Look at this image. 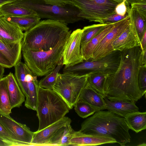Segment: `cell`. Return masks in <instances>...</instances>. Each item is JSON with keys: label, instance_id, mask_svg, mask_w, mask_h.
I'll list each match as a JSON object with an SVG mask.
<instances>
[{"label": "cell", "instance_id": "11", "mask_svg": "<svg viewBox=\"0 0 146 146\" xmlns=\"http://www.w3.org/2000/svg\"><path fill=\"white\" fill-rule=\"evenodd\" d=\"M130 18L127 15L123 19L115 22L112 29L100 42L93 51L90 60H93L106 56L113 51L112 44L129 25Z\"/></svg>", "mask_w": 146, "mask_h": 146}, {"label": "cell", "instance_id": "3", "mask_svg": "<svg viewBox=\"0 0 146 146\" xmlns=\"http://www.w3.org/2000/svg\"><path fill=\"white\" fill-rule=\"evenodd\" d=\"M129 129L124 118L109 111L101 110L84 120L79 131L112 138L116 143L123 146L130 142Z\"/></svg>", "mask_w": 146, "mask_h": 146}, {"label": "cell", "instance_id": "1", "mask_svg": "<svg viewBox=\"0 0 146 146\" xmlns=\"http://www.w3.org/2000/svg\"><path fill=\"white\" fill-rule=\"evenodd\" d=\"M140 46L120 52L119 66L113 74L107 76L104 85L105 97L110 100L136 102L143 96L138 78L143 65L140 58Z\"/></svg>", "mask_w": 146, "mask_h": 146}, {"label": "cell", "instance_id": "22", "mask_svg": "<svg viewBox=\"0 0 146 146\" xmlns=\"http://www.w3.org/2000/svg\"><path fill=\"white\" fill-rule=\"evenodd\" d=\"M74 131L70 123L61 127L54 133L47 146H70V139Z\"/></svg>", "mask_w": 146, "mask_h": 146}, {"label": "cell", "instance_id": "36", "mask_svg": "<svg viewBox=\"0 0 146 146\" xmlns=\"http://www.w3.org/2000/svg\"><path fill=\"white\" fill-rule=\"evenodd\" d=\"M127 15L121 16L115 13L102 19V23L108 24L114 23L123 19Z\"/></svg>", "mask_w": 146, "mask_h": 146}, {"label": "cell", "instance_id": "27", "mask_svg": "<svg viewBox=\"0 0 146 146\" xmlns=\"http://www.w3.org/2000/svg\"><path fill=\"white\" fill-rule=\"evenodd\" d=\"M127 12L129 16L130 21L134 26L141 42L145 33L146 32V19L142 17L133 7H131L127 10Z\"/></svg>", "mask_w": 146, "mask_h": 146}, {"label": "cell", "instance_id": "47", "mask_svg": "<svg viewBox=\"0 0 146 146\" xmlns=\"http://www.w3.org/2000/svg\"><path fill=\"white\" fill-rule=\"evenodd\" d=\"M2 15L1 13V12H0V16Z\"/></svg>", "mask_w": 146, "mask_h": 146}, {"label": "cell", "instance_id": "37", "mask_svg": "<svg viewBox=\"0 0 146 146\" xmlns=\"http://www.w3.org/2000/svg\"><path fill=\"white\" fill-rule=\"evenodd\" d=\"M130 6L135 9L142 17L146 19V2L133 3Z\"/></svg>", "mask_w": 146, "mask_h": 146}, {"label": "cell", "instance_id": "29", "mask_svg": "<svg viewBox=\"0 0 146 146\" xmlns=\"http://www.w3.org/2000/svg\"><path fill=\"white\" fill-rule=\"evenodd\" d=\"M25 63L20 61L14 66L15 77L23 93L26 97L28 94V87L25 78Z\"/></svg>", "mask_w": 146, "mask_h": 146}, {"label": "cell", "instance_id": "18", "mask_svg": "<svg viewBox=\"0 0 146 146\" xmlns=\"http://www.w3.org/2000/svg\"><path fill=\"white\" fill-rule=\"evenodd\" d=\"M78 100L87 103L94 108L96 111L106 109L104 97L92 88L87 82Z\"/></svg>", "mask_w": 146, "mask_h": 146}, {"label": "cell", "instance_id": "42", "mask_svg": "<svg viewBox=\"0 0 146 146\" xmlns=\"http://www.w3.org/2000/svg\"><path fill=\"white\" fill-rule=\"evenodd\" d=\"M142 2H146V0H126L125 3L126 6H127L132 3Z\"/></svg>", "mask_w": 146, "mask_h": 146}, {"label": "cell", "instance_id": "12", "mask_svg": "<svg viewBox=\"0 0 146 146\" xmlns=\"http://www.w3.org/2000/svg\"><path fill=\"white\" fill-rule=\"evenodd\" d=\"M82 33V29H78L71 33L65 45L63 65L70 66L83 61L80 52Z\"/></svg>", "mask_w": 146, "mask_h": 146}, {"label": "cell", "instance_id": "39", "mask_svg": "<svg viewBox=\"0 0 146 146\" xmlns=\"http://www.w3.org/2000/svg\"><path fill=\"white\" fill-rule=\"evenodd\" d=\"M46 3L61 7H64L67 5L72 4L71 0H42Z\"/></svg>", "mask_w": 146, "mask_h": 146}, {"label": "cell", "instance_id": "6", "mask_svg": "<svg viewBox=\"0 0 146 146\" xmlns=\"http://www.w3.org/2000/svg\"><path fill=\"white\" fill-rule=\"evenodd\" d=\"M66 41L46 51L35 52L22 48L25 63L37 76H41L48 74L59 64L62 62L63 52Z\"/></svg>", "mask_w": 146, "mask_h": 146}, {"label": "cell", "instance_id": "44", "mask_svg": "<svg viewBox=\"0 0 146 146\" xmlns=\"http://www.w3.org/2000/svg\"><path fill=\"white\" fill-rule=\"evenodd\" d=\"M16 0H0V7L6 3L12 2Z\"/></svg>", "mask_w": 146, "mask_h": 146}, {"label": "cell", "instance_id": "40", "mask_svg": "<svg viewBox=\"0 0 146 146\" xmlns=\"http://www.w3.org/2000/svg\"><path fill=\"white\" fill-rule=\"evenodd\" d=\"M0 64L5 68H10L14 66L10 59L0 51Z\"/></svg>", "mask_w": 146, "mask_h": 146}, {"label": "cell", "instance_id": "28", "mask_svg": "<svg viewBox=\"0 0 146 146\" xmlns=\"http://www.w3.org/2000/svg\"><path fill=\"white\" fill-rule=\"evenodd\" d=\"M11 108L9 96L6 76L0 80V112L9 115Z\"/></svg>", "mask_w": 146, "mask_h": 146}, {"label": "cell", "instance_id": "2", "mask_svg": "<svg viewBox=\"0 0 146 146\" xmlns=\"http://www.w3.org/2000/svg\"><path fill=\"white\" fill-rule=\"evenodd\" d=\"M67 24L58 21H40L24 33L22 48L37 52L50 50L66 41L71 31Z\"/></svg>", "mask_w": 146, "mask_h": 146}, {"label": "cell", "instance_id": "8", "mask_svg": "<svg viewBox=\"0 0 146 146\" xmlns=\"http://www.w3.org/2000/svg\"><path fill=\"white\" fill-rule=\"evenodd\" d=\"M88 75L78 76L59 73L52 90L72 109L87 82Z\"/></svg>", "mask_w": 146, "mask_h": 146}, {"label": "cell", "instance_id": "33", "mask_svg": "<svg viewBox=\"0 0 146 146\" xmlns=\"http://www.w3.org/2000/svg\"><path fill=\"white\" fill-rule=\"evenodd\" d=\"M74 106L75 112L80 117L83 118H87L96 112L91 106L80 100H78Z\"/></svg>", "mask_w": 146, "mask_h": 146}, {"label": "cell", "instance_id": "24", "mask_svg": "<svg viewBox=\"0 0 146 146\" xmlns=\"http://www.w3.org/2000/svg\"><path fill=\"white\" fill-rule=\"evenodd\" d=\"M8 21L16 25L23 31H27L34 27L40 21L37 15L23 16H3Z\"/></svg>", "mask_w": 146, "mask_h": 146}, {"label": "cell", "instance_id": "16", "mask_svg": "<svg viewBox=\"0 0 146 146\" xmlns=\"http://www.w3.org/2000/svg\"><path fill=\"white\" fill-rule=\"evenodd\" d=\"M71 122L70 118L65 116L44 128L34 132L31 146H47L50 140L56 130Z\"/></svg>", "mask_w": 146, "mask_h": 146}, {"label": "cell", "instance_id": "9", "mask_svg": "<svg viewBox=\"0 0 146 146\" xmlns=\"http://www.w3.org/2000/svg\"><path fill=\"white\" fill-rule=\"evenodd\" d=\"M72 4L79 10L78 16L90 22L102 23L103 19L115 13L119 3L111 0H71Z\"/></svg>", "mask_w": 146, "mask_h": 146}, {"label": "cell", "instance_id": "35", "mask_svg": "<svg viewBox=\"0 0 146 146\" xmlns=\"http://www.w3.org/2000/svg\"><path fill=\"white\" fill-rule=\"evenodd\" d=\"M0 140L4 144L13 141L11 135L0 123Z\"/></svg>", "mask_w": 146, "mask_h": 146}, {"label": "cell", "instance_id": "25", "mask_svg": "<svg viewBox=\"0 0 146 146\" xmlns=\"http://www.w3.org/2000/svg\"><path fill=\"white\" fill-rule=\"evenodd\" d=\"M22 47V41L8 45L0 40V51L10 59L14 66L21 61Z\"/></svg>", "mask_w": 146, "mask_h": 146}, {"label": "cell", "instance_id": "7", "mask_svg": "<svg viewBox=\"0 0 146 146\" xmlns=\"http://www.w3.org/2000/svg\"><path fill=\"white\" fill-rule=\"evenodd\" d=\"M120 52L114 50L105 56L95 60H83L72 65L65 66L63 73L82 76L95 73L107 76L114 74L120 62Z\"/></svg>", "mask_w": 146, "mask_h": 146}, {"label": "cell", "instance_id": "41", "mask_svg": "<svg viewBox=\"0 0 146 146\" xmlns=\"http://www.w3.org/2000/svg\"><path fill=\"white\" fill-rule=\"evenodd\" d=\"M140 47L142 51L146 49V32H145L141 41Z\"/></svg>", "mask_w": 146, "mask_h": 146}, {"label": "cell", "instance_id": "10", "mask_svg": "<svg viewBox=\"0 0 146 146\" xmlns=\"http://www.w3.org/2000/svg\"><path fill=\"white\" fill-rule=\"evenodd\" d=\"M0 123L11 135L13 141L5 146H31L34 132L26 125L18 122L9 115L0 112Z\"/></svg>", "mask_w": 146, "mask_h": 146}, {"label": "cell", "instance_id": "30", "mask_svg": "<svg viewBox=\"0 0 146 146\" xmlns=\"http://www.w3.org/2000/svg\"><path fill=\"white\" fill-rule=\"evenodd\" d=\"M108 76L101 73H95L88 75L87 82L98 93L105 98L104 85Z\"/></svg>", "mask_w": 146, "mask_h": 146}, {"label": "cell", "instance_id": "14", "mask_svg": "<svg viewBox=\"0 0 146 146\" xmlns=\"http://www.w3.org/2000/svg\"><path fill=\"white\" fill-rule=\"evenodd\" d=\"M24 35L17 25L7 20L3 15L0 16V40L11 45L21 42Z\"/></svg>", "mask_w": 146, "mask_h": 146}, {"label": "cell", "instance_id": "21", "mask_svg": "<svg viewBox=\"0 0 146 146\" xmlns=\"http://www.w3.org/2000/svg\"><path fill=\"white\" fill-rule=\"evenodd\" d=\"M115 23L107 24L88 43L81 46L80 54L83 60H87L92 58L94 51L104 37L112 29Z\"/></svg>", "mask_w": 146, "mask_h": 146}, {"label": "cell", "instance_id": "4", "mask_svg": "<svg viewBox=\"0 0 146 146\" xmlns=\"http://www.w3.org/2000/svg\"><path fill=\"white\" fill-rule=\"evenodd\" d=\"M70 109L64 101L52 89L39 86L36 111L39 131L65 116Z\"/></svg>", "mask_w": 146, "mask_h": 146}, {"label": "cell", "instance_id": "38", "mask_svg": "<svg viewBox=\"0 0 146 146\" xmlns=\"http://www.w3.org/2000/svg\"><path fill=\"white\" fill-rule=\"evenodd\" d=\"M126 0H123L121 2L118 3L115 8V12L121 16L125 15L127 11V8L125 4Z\"/></svg>", "mask_w": 146, "mask_h": 146}, {"label": "cell", "instance_id": "43", "mask_svg": "<svg viewBox=\"0 0 146 146\" xmlns=\"http://www.w3.org/2000/svg\"><path fill=\"white\" fill-rule=\"evenodd\" d=\"M4 71L5 67L0 64V78H3Z\"/></svg>", "mask_w": 146, "mask_h": 146}, {"label": "cell", "instance_id": "45", "mask_svg": "<svg viewBox=\"0 0 146 146\" xmlns=\"http://www.w3.org/2000/svg\"><path fill=\"white\" fill-rule=\"evenodd\" d=\"M113 1L118 3H120L122 2L123 0H111Z\"/></svg>", "mask_w": 146, "mask_h": 146}, {"label": "cell", "instance_id": "20", "mask_svg": "<svg viewBox=\"0 0 146 146\" xmlns=\"http://www.w3.org/2000/svg\"><path fill=\"white\" fill-rule=\"evenodd\" d=\"M8 91L11 108H19L25 100V96L21 90L14 75L11 72L6 76Z\"/></svg>", "mask_w": 146, "mask_h": 146}, {"label": "cell", "instance_id": "48", "mask_svg": "<svg viewBox=\"0 0 146 146\" xmlns=\"http://www.w3.org/2000/svg\"><path fill=\"white\" fill-rule=\"evenodd\" d=\"M2 78H0V80Z\"/></svg>", "mask_w": 146, "mask_h": 146}, {"label": "cell", "instance_id": "17", "mask_svg": "<svg viewBox=\"0 0 146 146\" xmlns=\"http://www.w3.org/2000/svg\"><path fill=\"white\" fill-rule=\"evenodd\" d=\"M25 78L28 83V94L25 100V106L28 109L36 111L37 92L39 86L37 76L25 65Z\"/></svg>", "mask_w": 146, "mask_h": 146}, {"label": "cell", "instance_id": "23", "mask_svg": "<svg viewBox=\"0 0 146 146\" xmlns=\"http://www.w3.org/2000/svg\"><path fill=\"white\" fill-rule=\"evenodd\" d=\"M129 128L138 133L146 128V112H134L127 115L124 117Z\"/></svg>", "mask_w": 146, "mask_h": 146}, {"label": "cell", "instance_id": "26", "mask_svg": "<svg viewBox=\"0 0 146 146\" xmlns=\"http://www.w3.org/2000/svg\"><path fill=\"white\" fill-rule=\"evenodd\" d=\"M2 15L23 16L37 15L34 11L12 4L11 2L5 4L0 7Z\"/></svg>", "mask_w": 146, "mask_h": 146}, {"label": "cell", "instance_id": "32", "mask_svg": "<svg viewBox=\"0 0 146 146\" xmlns=\"http://www.w3.org/2000/svg\"><path fill=\"white\" fill-rule=\"evenodd\" d=\"M62 65V62L60 63L53 71L45 75L38 82L39 86L44 88L52 89Z\"/></svg>", "mask_w": 146, "mask_h": 146}, {"label": "cell", "instance_id": "5", "mask_svg": "<svg viewBox=\"0 0 146 146\" xmlns=\"http://www.w3.org/2000/svg\"><path fill=\"white\" fill-rule=\"evenodd\" d=\"M11 3L35 12L40 18L74 23L84 19L78 16L79 11L73 4L61 7L48 4L42 0H16Z\"/></svg>", "mask_w": 146, "mask_h": 146}, {"label": "cell", "instance_id": "15", "mask_svg": "<svg viewBox=\"0 0 146 146\" xmlns=\"http://www.w3.org/2000/svg\"><path fill=\"white\" fill-rule=\"evenodd\" d=\"M70 146H95L116 143L113 138L106 136L87 134L78 131L73 132Z\"/></svg>", "mask_w": 146, "mask_h": 146}, {"label": "cell", "instance_id": "19", "mask_svg": "<svg viewBox=\"0 0 146 146\" xmlns=\"http://www.w3.org/2000/svg\"><path fill=\"white\" fill-rule=\"evenodd\" d=\"M106 109L117 115L124 118L128 114L139 111L135 102L121 100H110L104 98Z\"/></svg>", "mask_w": 146, "mask_h": 146}, {"label": "cell", "instance_id": "46", "mask_svg": "<svg viewBox=\"0 0 146 146\" xmlns=\"http://www.w3.org/2000/svg\"><path fill=\"white\" fill-rule=\"evenodd\" d=\"M5 146L3 143L0 140V146Z\"/></svg>", "mask_w": 146, "mask_h": 146}, {"label": "cell", "instance_id": "34", "mask_svg": "<svg viewBox=\"0 0 146 146\" xmlns=\"http://www.w3.org/2000/svg\"><path fill=\"white\" fill-rule=\"evenodd\" d=\"M146 66H142L139 73L138 82L139 89L143 96H146Z\"/></svg>", "mask_w": 146, "mask_h": 146}, {"label": "cell", "instance_id": "13", "mask_svg": "<svg viewBox=\"0 0 146 146\" xmlns=\"http://www.w3.org/2000/svg\"><path fill=\"white\" fill-rule=\"evenodd\" d=\"M140 45L141 42L135 28L130 21L129 26L113 41L111 46L113 51L121 52Z\"/></svg>", "mask_w": 146, "mask_h": 146}, {"label": "cell", "instance_id": "31", "mask_svg": "<svg viewBox=\"0 0 146 146\" xmlns=\"http://www.w3.org/2000/svg\"><path fill=\"white\" fill-rule=\"evenodd\" d=\"M107 24L100 23L84 27L81 42V46L88 43L93 37L100 32Z\"/></svg>", "mask_w": 146, "mask_h": 146}]
</instances>
